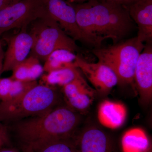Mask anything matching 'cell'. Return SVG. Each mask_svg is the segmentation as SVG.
I'll return each instance as SVG.
<instances>
[{
    "label": "cell",
    "mask_w": 152,
    "mask_h": 152,
    "mask_svg": "<svg viewBox=\"0 0 152 152\" xmlns=\"http://www.w3.org/2000/svg\"><path fill=\"white\" fill-rule=\"evenodd\" d=\"M77 23L88 45L102 47L105 40L113 44L123 41L132 32L134 21L124 6L99 0L72 3Z\"/></svg>",
    "instance_id": "cell-1"
},
{
    "label": "cell",
    "mask_w": 152,
    "mask_h": 152,
    "mask_svg": "<svg viewBox=\"0 0 152 152\" xmlns=\"http://www.w3.org/2000/svg\"><path fill=\"white\" fill-rule=\"evenodd\" d=\"M80 116L68 105H58L47 113L28 117L6 125L22 146L34 151L50 142L75 139Z\"/></svg>",
    "instance_id": "cell-2"
},
{
    "label": "cell",
    "mask_w": 152,
    "mask_h": 152,
    "mask_svg": "<svg viewBox=\"0 0 152 152\" xmlns=\"http://www.w3.org/2000/svg\"><path fill=\"white\" fill-rule=\"evenodd\" d=\"M60 101L55 86L38 83L15 99L0 102V121L8 124L41 115L59 105Z\"/></svg>",
    "instance_id": "cell-3"
},
{
    "label": "cell",
    "mask_w": 152,
    "mask_h": 152,
    "mask_svg": "<svg viewBox=\"0 0 152 152\" xmlns=\"http://www.w3.org/2000/svg\"><path fill=\"white\" fill-rule=\"evenodd\" d=\"M145 44L137 37L107 47L93 49L98 61L113 71L121 85L134 84L136 64Z\"/></svg>",
    "instance_id": "cell-4"
},
{
    "label": "cell",
    "mask_w": 152,
    "mask_h": 152,
    "mask_svg": "<svg viewBox=\"0 0 152 152\" xmlns=\"http://www.w3.org/2000/svg\"><path fill=\"white\" fill-rule=\"evenodd\" d=\"M34 22L35 24L30 32L34 41L30 56L45 62L56 50L64 49L74 53L80 51L76 41L66 34L48 14Z\"/></svg>",
    "instance_id": "cell-5"
},
{
    "label": "cell",
    "mask_w": 152,
    "mask_h": 152,
    "mask_svg": "<svg viewBox=\"0 0 152 152\" xmlns=\"http://www.w3.org/2000/svg\"><path fill=\"white\" fill-rule=\"evenodd\" d=\"M47 15L45 0H21L0 10V37L12 29H26Z\"/></svg>",
    "instance_id": "cell-6"
},
{
    "label": "cell",
    "mask_w": 152,
    "mask_h": 152,
    "mask_svg": "<svg viewBox=\"0 0 152 152\" xmlns=\"http://www.w3.org/2000/svg\"><path fill=\"white\" fill-rule=\"evenodd\" d=\"M45 3L47 13L66 34L87 45L77 23L75 10L72 3L65 0H45Z\"/></svg>",
    "instance_id": "cell-7"
},
{
    "label": "cell",
    "mask_w": 152,
    "mask_h": 152,
    "mask_svg": "<svg viewBox=\"0 0 152 152\" xmlns=\"http://www.w3.org/2000/svg\"><path fill=\"white\" fill-rule=\"evenodd\" d=\"M75 65L81 71L96 91L101 94H107L118 83L113 71L100 62H88L77 55Z\"/></svg>",
    "instance_id": "cell-8"
},
{
    "label": "cell",
    "mask_w": 152,
    "mask_h": 152,
    "mask_svg": "<svg viewBox=\"0 0 152 152\" xmlns=\"http://www.w3.org/2000/svg\"><path fill=\"white\" fill-rule=\"evenodd\" d=\"M152 43L145 44L136 64L134 83L144 104L151 102L152 98Z\"/></svg>",
    "instance_id": "cell-9"
},
{
    "label": "cell",
    "mask_w": 152,
    "mask_h": 152,
    "mask_svg": "<svg viewBox=\"0 0 152 152\" xmlns=\"http://www.w3.org/2000/svg\"><path fill=\"white\" fill-rule=\"evenodd\" d=\"M32 34L26 29L12 37L4 54L2 73L12 71L16 66L28 58L34 44Z\"/></svg>",
    "instance_id": "cell-10"
},
{
    "label": "cell",
    "mask_w": 152,
    "mask_h": 152,
    "mask_svg": "<svg viewBox=\"0 0 152 152\" xmlns=\"http://www.w3.org/2000/svg\"><path fill=\"white\" fill-rule=\"evenodd\" d=\"M67 104L75 111L84 112L92 104L97 92L90 86L82 73L62 87Z\"/></svg>",
    "instance_id": "cell-11"
},
{
    "label": "cell",
    "mask_w": 152,
    "mask_h": 152,
    "mask_svg": "<svg viewBox=\"0 0 152 152\" xmlns=\"http://www.w3.org/2000/svg\"><path fill=\"white\" fill-rule=\"evenodd\" d=\"M124 7L137 26L139 40L144 44L152 43V0H138Z\"/></svg>",
    "instance_id": "cell-12"
},
{
    "label": "cell",
    "mask_w": 152,
    "mask_h": 152,
    "mask_svg": "<svg viewBox=\"0 0 152 152\" xmlns=\"http://www.w3.org/2000/svg\"><path fill=\"white\" fill-rule=\"evenodd\" d=\"M78 152H115L111 139L103 131L90 127L76 137Z\"/></svg>",
    "instance_id": "cell-13"
},
{
    "label": "cell",
    "mask_w": 152,
    "mask_h": 152,
    "mask_svg": "<svg viewBox=\"0 0 152 152\" xmlns=\"http://www.w3.org/2000/svg\"><path fill=\"white\" fill-rule=\"evenodd\" d=\"M127 116V110L119 102L104 100L101 103L98 110L100 123L109 129H118L124 124Z\"/></svg>",
    "instance_id": "cell-14"
},
{
    "label": "cell",
    "mask_w": 152,
    "mask_h": 152,
    "mask_svg": "<svg viewBox=\"0 0 152 152\" xmlns=\"http://www.w3.org/2000/svg\"><path fill=\"white\" fill-rule=\"evenodd\" d=\"M123 152H148L151 145L142 129L134 128L127 131L121 140Z\"/></svg>",
    "instance_id": "cell-15"
},
{
    "label": "cell",
    "mask_w": 152,
    "mask_h": 152,
    "mask_svg": "<svg viewBox=\"0 0 152 152\" xmlns=\"http://www.w3.org/2000/svg\"><path fill=\"white\" fill-rule=\"evenodd\" d=\"M11 77L25 82L34 81L42 75L43 67L39 60L30 56L13 69Z\"/></svg>",
    "instance_id": "cell-16"
},
{
    "label": "cell",
    "mask_w": 152,
    "mask_h": 152,
    "mask_svg": "<svg viewBox=\"0 0 152 152\" xmlns=\"http://www.w3.org/2000/svg\"><path fill=\"white\" fill-rule=\"evenodd\" d=\"M36 81L25 82L12 78L0 79L1 102L12 100L20 96L28 90L37 84Z\"/></svg>",
    "instance_id": "cell-17"
},
{
    "label": "cell",
    "mask_w": 152,
    "mask_h": 152,
    "mask_svg": "<svg viewBox=\"0 0 152 152\" xmlns=\"http://www.w3.org/2000/svg\"><path fill=\"white\" fill-rule=\"evenodd\" d=\"M77 55L68 50L60 49L52 53L45 61L44 71L50 72L65 68L75 67Z\"/></svg>",
    "instance_id": "cell-18"
},
{
    "label": "cell",
    "mask_w": 152,
    "mask_h": 152,
    "mask_svg": "<svg viewBox=\"0 0 152 152\" xmlns=\"http://www.w3.org/2000/svg\"><path fill=\"white\" fill-rule=\"evenodd\" d=\"M81 74L76 67L65 68L48 73L43 77L46 85L63 87L69 83Z\"/></svg>",
    "instance_id": "cell-19"
},
{
    "label": "cell",
    "mask_w": 152,
    "mask_h": 152,
    "mask_svg": "<svg viewBox=\"0 0 152 152\" xmlns=\"http://www.w3.org/2000/svg\"><path fill=\"white\" fill-rule=\"evenodd\" d=\"M34 152H78L75 139H65L50 142Z\"/></svg>",
    "instance_id": "cell-20"
},
{
    "label": "cell",
    "mask_w": 152,
    "mask_h": 152,
    "mask_svg": "<svg viewBox=\"0 0 152 152\" xmlns=\"http://www.w3.org/2000/svg\"><path fill=\"white\" fill-rule=\"evenodd\" d=\"M10 137L6 125L0 121V148L10 144Z\"/></svg>",
    "instance_id": "cell-21"
},
{
    "label": "cell",
    "mask_w": 152,
    "mask_h": 152,
    "mask_svg": "<svg viewBox=\"0 0 152 152\" xmlns=\"http://www.w3.org/2000/svg\"><path fill=\"white\" fill-rule=\"evenodd\" d=\"M99 1L117 4L121 5L124 6V7H126V6L129 5L133 3L136 2L138 0H99Z\"/></svg>",
    "instance_id": "cell-22"
},
{
    "label": "cell",
    "mask_w": 152,
    "mask_h": 152,
    "mask_svg": "<svg viewBox=\"0 0 152 152\" xmlns=\"http://www.w3.org/2000/svg\"><path fill=\"white\" fill-rule=\"evenodd\" d=\"M20 1L21 0H0V10Z\"/></svg>",
    "instance_id": "cell-23"
},
{
    "label": "cell",
    "mask_w": 152,
    "mask_h": 152,
    "mask_svg": "<svg viewBox=\"0 0 152 152\" xmlns=\"http://www.w3.org/2000/svg\"><path fill=\"white\" fill-rule=\"evenodd\" d=\"M0 152H22L16 148L5 146L0 148Z\"/></svg>",
    "instance_id": "cell-24"
},
{
    "label": "cell",
    "mask_w": 152,
    "mask_h": 152,
    "mask_svg": "<svg viewBox=\"0 0 152 152\" xmlns=\"http://www.w3.org/2000/svg\"><path fill=\"white\" fill-rule=\"evenodd\" d=\"M68 2L73 3V4H82L86 2L89 0H65Z\"/></svg>",
    "instance_id": "cell-25"
},
{
    "label": "cell",
    "mask_w": 152,
    "mask_h": 152,
    "mask_svg": "<svg viewBox=\"0 0 152 152\" xmlns=\"http://www.w3.org/2000/svg\"><path fill=\"white\" fill-rule=\"evenodd\" d=\"M4 52H3L1 44V42H0V59L4 58Z\"/></svg>",
    "instance_id": "cell-26"
},
{
    "label": "cell",
    "mask_w": 152,
    "mask_h": 152,
    "mask_svg": "<svg viewBox=\"0 0 152 152\" xmlns=\"http://www.w3.org/2000/svg\"><path fill=\"white\" fill-rule=\"evenodd\" d=\"M3 59H4V58L0 59V77H1V74L2 73V69ZM0 79H1V78H0Z\"/></svg>",
    "instance_id": "cell-27"
},
{
    "label": "cell",
    "mask_w": 152,
    "mask_h": 152,
    "mask_svg": "<svg viewBox=\"0 0 152 152\" xmlns=\"http://www.w3.org/2000/svg\"><path fill=\"white\" fill-rule=\"evenodd\" d=\"M22 152H34L33 150L28 148H25L22 149Z\"/></svg>",
    "instance_id": "cell-28"
},
{
    "label": "cell",
    "mask_w": 152,
    "mask_h": 152,
    "mask_svg": "<svg viewBox=\"0 0 152 152\" xmlns=\"http://www.w3.org/2000/svg\"><path fill=\"white\" fill-rule=\"evenodd\" d=\"M148 152H152V148H151L150 149V150H149L148 151Z\"/></svg>",
    "instance_id": "cell-29"
}]
</instances>
